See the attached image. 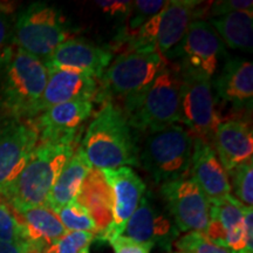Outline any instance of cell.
Listing matches in <instances>:
<instances>
[{"mask_svg": "<svg viewBox=\"0 0 253 253\" xmlns=\"http://www.w3.org/2000/svg\"><path fill=\"white\" fill-rule=\"evenodd\" d=\"M43 62L13 43L0 53V113L2 119L32 120L45 90Z\"/></svg>", "mask_w": 253, "mask_h": 253, "instance_id": "6da1fadb", "label": "cell"}, {"mask_svg": "<svg viewBox=\"0 0 253 253\" xmlns=\"http://www.w3.org/2000/svg\"><path fill=\"white\" fill-rule=\"evenodd\" d=\"M80 135L39 141L4 197L13 211L43 207L62 168L80 145Z\"/></svg>", "mask_w": 253, "mask_h": 253, "instance_id": "7a4b0ae2", "label": "cell"}, {"mask_svg": "<svg viewBox=\"0 0 253 253\" xmlns=\"http://www.w3.org/2000/svg\"><path fill=\"white\" fill-rule=\"evenodd\" d=\"M80 147L97 169L140 166V149L131 126L122 109L112 101H104L88 126Z\"/></svg>", "mask_w": 253, "mask_h": 253, "instance_id": "3957f363", "label": "cell"}, {"mask_svg": "<svg viewBox=\"0 0 253 253\" xmlns=\"http://www.w3.org/2000/svg\"><path fill=\"white\" fill-rule=\"evenodd\" d=\"M181 84L178 66L167 60V65L143 91L123 99L122 112L131 128L153 134L179 122Z\"/></svg>", "mask_w": 253, "mask_h": 253, "instance_id": "277c9868", "label": "cell"}, {"mask_svg": "<svg viewBox=\"0 0 253 253\" xmlns=\"http://www.w3.org/2000/svg\"><path fill=\"white\" fill-rule=\"evenodd\" d=\"M72 38L65 15L47 2H32L15 15L12 43L42 62Z\"/></svg>", "mask_w": 253, "mask_h": 253, "instance_id": "5b68a950", "label": "cell"}, {"mask_svg": "<svg viewBox=\"0 0 253 253\" xmlns=\"http://www.w3.org/2000/svg\"><path fill=\"white\" fill-rule=\"evenodd\" d=\"M194 137L181 126L153 132L138 153V163L155 183L164 184L184 178L190 172Z\"/></svg>", "mask_w": 253, "mask_h": 253, "instance_id": "8992f818", "label": "cell"}, {"mask_svg": "<svg viewBox=\"0 0 253 253\" xmlns=\"http://www.w3.org/2000/svg\"><path fill=\"white\" fill-rule=\"evenodd\" d=\"M166 65L167 60L156 47H144L122 53L110 62L100 78V100L104 102L112 96L122 97L123 100L141 93Z\"/></svg>", "mask_w": 253, "mask_h": 253, "instance_id": "52a82bcc", "label": "cell"}, {"mask_svg": "<svg viewBox=\"0 0 253 253\" xmlns=\"http://www.w3.org/2000/svg\"><path fill=\"white\" fill-rule=\"evenodd\" d=\"M226 48L213 27L203 19L194 20L179 45L166 56L181 72L211 79L216 74Z\"/></svg>", "mask_w": 253, "mask_h": 253, "instance_id": "ba28073f", "label": "cell"}, {"mask_svg": "<svg viewBox=\"0 0 253 253\" xmlns=\"http://www.w3.org/2000/svg\"><path fill=\"white\" fill-rule=\"evenodd\" d=\"M181 77L179 122L188 126L190 135H194L195 138H202L211 143L221 120L217 112L216 97L210 79L183 72Z\"/></svg>", "mask_w": 253, "mask_h": 253, "instance_id": "9c48e42d", "label": "cell"}, {"mask_svg": "<svg viewBox=\"0 0 253 253\" xmlns=\"http://www.w3.org/2000/svg\"><path fill=\"white\" fill-rule=\"evenodd\" d=\"M38 143L39 135L31 120L0 122V197L23 171Z\"/></svg>", "mask_w": 253, "mask_h": 253, "instance_id": "30bf717a", "label": "cell"}, {"mask_svg": "<svg viewBox=\"0 0 253 253\" xmlns=\"http://www.w3.org/2000/svg\"><path fill=\"white\" fill-rule=\"evenodd\" d=\"M160 194L179 232L205 233L210 220V202L191 177L164 183Z\"/></svg>", "mask_w": 253, "mask_h": 253, "instance_id": "8fae6325", "label": "cell"}, {"mask_svg": "<svg viewBox=\"0 0 253 253\" xmlns=\"http://www.w3.org/2000/svg\"><path fill=\"white\" fill-rule=\"evenodd\" d=\"M123 233L135 242L158 246L170 253L181 232L167 209L157 204L150 192H144Z\"/></svg>", "mask_w": 253, "mask_h": 253, "instance_id": "7c38bea8", "label": "cell"}, {"mask_svg": "<svg viewBox=\"0 0 253 253\" xmlns=\"http://www.w3.org/2000/svg\"><path fill=\"white\" fill-rule=\"evenodd\" d=\"M102 172L112 190L113 220L103 233L95 237V240L109 242L110 239L123 235L126 223L144 195L145 184L141 177L129 167L104 169Z\"/></svg>", "mask_w": 253, "mask_h": 253, "instance_id": "4fadbf2b", "label": "cell"}, {"mask_svg": "<svg viewBox=\"0 0 253 253\" xmlns=\"http://www.w3.org/2000/svg\"><path fill=\"white\" fill-rule=\"evenodd\" d=\"M113 53L82 38H72L61 43L43 61L48 71H71L91 75L100 80L109 67Z\"/></svg>", "mask_w": 253, "mask_h": 253, "instance_id": "5bb4252c", "label": "cell"}, {"mask_svg": "<svg viewBox=\"0 0 253 253\" xmlns=\"http://www.w3.org/2000/svg\"><path fill=\"white\" fill-rule=\"evenodd\" d=\"M78 100L99 101V80L84 73L60 69L48 71V80L38 104L37 116L56 104Z\"/></svg>", "mask_w": 253, "mask_h": 253, "instance_id": "9a60e30c", "label": "cell"}, {"mask_svg": "<svg viewBox=\"0 0 253 253\" xmlns=\"http://www.w3.org/2000/svg\"><path fill=\"white\" fill-rule=\"evenodd\" d=\"M211 2L195 0H170L160 12V25L156 48L166 59L173 48L179 45L190 24L208 14Z\"/></svg>", "mask_w": 253, "mask_h": 253, "instance_id": "2e32d148", "label": "cell"}, {"mask_svg": "<svg viewBox=\"0 0 253 253\" xmlns=\"http://www.w3.org/2000/svg\"><path fill=\"white\" fill-rule=\"evenodd\" d=\"M190 172L209 202L231 196L229 175L210 142L194 138Z\"/></svg>", "mask_w": 253, "mask_h": 253, "instance_id": "e0dca14e", "label": "cell"}, {"mask_svg": "<svg viewBox=\"0 0 253 253\" xmlns=\"http://www.w3.org/2000/svg\"><path fill=\"white\" fill-rule=\"evenodd\" d=\"M93 109V101H71L47 109L31 122L36 126L39 141L55 140L81 134L82 126L90 118Z\"/></svg>", "mask_w": 253, "mask_h": 253, "instance_id": "ac0fdd59", "label": "cell"}, {"mask_svg": "<svg viewBox=\"0 0 253 253\" xmlns=\"http://www.w3.org/2000/svg\"><path fill=\"white\" fill-rule=\"evenodd\" d=\"M216 97L236 109H251L253 97V63L244 58H231L211 82Z\"/></svg>", "mask_w": 253, "mask_h": 253, "instance_id": "d6986e66", "label": "cell"}, {"mask_svg": "<svg viewBox=\"0 0 253 253\" xmlns=\"http://www.w3.org/2000/svg\"><path fill=\"white\" fill-rule=\"evenodd\" d=\"M211 144L227 173L238 166L253 161L252 128L243 120L221 122L214 131Z\"/></svg>", "mask_w": 253, "mask_h": 253, "instance_id": "ffe728a7", "label": "cell"}, {"mask_svg": "<svg viewBox=\"0 0 253 253\" xmlns=\"http://www.w3.org/2000/svg\"><path fill=\"white\" fill-rule=\"evenodd\" d=\"M13 212L23 227L25 240L37 253L45 252L67 232L56 213L45 205Z\"/></svg>", "mask_w": 253, "mask_h": 253, "instance_id": "44dd1931", "label": "cell"}, {"mask_svg": "<svg viewBox=\"0 0 253 253\" xmlns=\"http://www.w3.org/2000/svg\"><path fill=\"white\" fill-rule=\"evenodd\" d=\"M75 201L93 218L99 231L97 236L103 233L113 220V196L102 170L91 168Z\"/></svg>", "mask_w": 253, "mask_h": 253, "instance_id": "7402d4cb", "label": "cell"}, {"mask_svg": "<svg viewBox=\"0 0 253 253\" xmlns=\"http://www.w3.org/2000/svg\"><path fill=\"white\" fill-rule=\"evenodd\" d=\"M93 168L82 148L79 145L67 161L50 190L46 205L53 212L71 203L78 197L84 178Z\"/></svg>", "mask_w": 253, "mask_h": 253, "instance_id": "603a6c76", "label": "cell"}, {"mask_svg": "<svg viewBox=\"0 0 253 253\" xmlns=\"http://www.w3.org/2000/svg\"><path fill=\"white\" fill-rule=\"evenodd\" d=\"M246 208L232 195L210 202V220L204 235L213 244L224 248L226 237L243 226Z\"/></svg>", "mask_w": 253, "mask_h": 253, "instance_id": "cb8c5ba5", "label": "cell"}, {"mask_svg": "<svg viewBox=\"0 0 253 253\" xmlns=\"http://www.w3.org/2000/svg\"><path fill=\"white\" fill-rule=\"evenodd\" d=\"M253 12H232L209 19L208 23L217 32L224 45L232 49L252 52Z\"/></svg>", "mask_w": 253, "mask_h": 253, "instance_id": "d4e9b609", "label": "cell"}, {"mask_svg": "<svg viewBox=\"0 0 253 253\" xmlns=\"http://www.w3.org/2000/svg\"><path fill=\"white\" fill-rule=\"evenodd\" d=\"M56 216L59 217L60 221L67 231L89 232L95 236H97V233H99L89 212L81 204H79L75 199L66 207L60 209L56 212Z\"/></svg>", "mask_w": 253, "mask_h": 253, "instance_id": "484cf974", "label": "cell"}, {"mask_svg": "<svg viewBox=\"0 0 253 253\" xmlns=\"http://www.w3.org/2000/svg\"><path fill=\"white\" fill-rule=\"evenodd\" d=\"M231 177V191L236 199L244 207L253 205V161L238 166L227 173Z\"/></svg>", "mask_w": 253, "mask_h": 253, "instance_id": "4316f807", "label": "cell"}, {"mask_svg": "<svg viewBox=\"0 0 253 253\" xmlns=\"http://www.w3.org/2000/svg\"><path fill=\"white\" fill-rule=\"evenodd\" d=\"M95 242V235L81 231H67L43 253H81Z\"/></svg>", "mask_w": 253, "mask_h": 253, "instance_id": "83f0119b", "label": "cell"}, {"mask_svg": "<svg viewBox=\"0 0 253 253\" xmlns=\"http://www.w3.org/2000/svg\"><path fill=\"white\" fill-rule=\"evenodd\" d=\"M173 245L182 253H230L226 249L213 244L201 232H188L177 239Z\"/></svg>", "mask_w": 253, "mask_h": 253, "instance_id": "f1b7e54d", "label": "cell"}, {"mask_svg": "<svg viewBox=\"0 0 253 253\" xmlns=\"http://www.w3.org/2000/svg\"><path fill=\"white\" fill-rule=\"evenodd\" d=\"M0 239L8 242H26L18 218L7 204L0 203Z\"/></svg>", "mask_w": 253, "mask_h": 253, "instance_id": "f546056e", "label": "cell"}, {"mask_svg": "<svg viewBox=\"0 0 253 253\" xmlns=\"http://www.w3.org/2000/svg\"><path fill=\"white\" fill-rule=\"evenodd\" d=\"M15 15L12 2L0 1V53L12 43Z\"/></svg>", "mask_w": 253, "mask_h": 253, "instance_id": "4dcf8cb0", "label": "cell"}, {"mask_svg": "<svg viewBox=\"0 0 253 253\" xmlns=\"http://www.w3.org/2000/svg\"><path fill=\"white\" fill-rule=\"evenodd\" d=\"M252 8L253 1L251 0H221L211 2L207 15L214 18L232 12H252Z\"/></svg>", "mask_w": 253, "mask_h": 253, "instance_id": "1f68e13d", "label": "cell"}, {"mask_svg": "<svg viewBox=\"0 0 253 253\" xmlns=\"http://www.w3.org/2000/svg\"><path fill=\"white\" fill-rule=\"evenodd\" d=\"M114 253H150L154 246L151 244L135 242L128 237L119 236L109 240Z\"/></svg>", "mask_w": 253, "mask_h": 253, "instance_id": "d6a6232c", "label": "cell"}, {"mask_svg": "<svg viewBox=\"0 0 253 253\" xmlns=\"http://www.w3.org/2000/svg\"><path fill=\"white\" fill-rule=\"evenodd\" d=\"M96 5L109 18H120L126 20L129 11H130L131 1H126V0H106L103 1V0H100V1H96Z\"/></svg>", "mask_w": 253, "mask_h": 253, "instance_id": "836d02e7", "label": "cell"}, {"mask_svg": "<svg viewBox=\"0 0 253 253\" xmlns=\"http://www.w3.org/2000/svg\"><path fill=\"white\" fill-rule=\"evenodd\" d=\"M0 253H37L27 242H8L0 239Z\"/></svg>", "mask_w": 253, "mask_h": 253, "instance_id": "e575fe53", "label": "cell"}, {"mask_svg": "<svg viewBox=\"0 0 253 253\" xmlns=\"http://www.w3.org/2000/svg\"><path fill=\"white\" fill-rule=\"evenodd\" d=\"M81 253H89V249H87V250H84V251H82Z\"/></svg>", "mask_w": 253, "mask_h": 253, "instance_id": "d590c367", "label": "cell"}, {"mask_svg": "<svg viewBox=\"0 0 253 253\" xmlns=\"http://www.w3.org/2000/svg\"><path fill=\"white\" fill-rule=\"evenodd\" d=\"M170 253H182V252H170Z\"/></svg>", "mask_w": 253, "mask_h": 253, "instance_id": "8d00e7d4", "label": "cell"}, {"mask_svg": "<svg viewBox=\"0 0 253 253\" xmlns=\"http://www.w3.org/2000/svg\"><path fill=\"white\" fill-rule=\"evenodd\" d=\"M0 199H1V197H0ZM0 203H1V202H0Z\"/></svg>", "mask_w": 253, "mask_h": 253, "instance_id": "74e56055", "label": "cell"}]
</instances>
